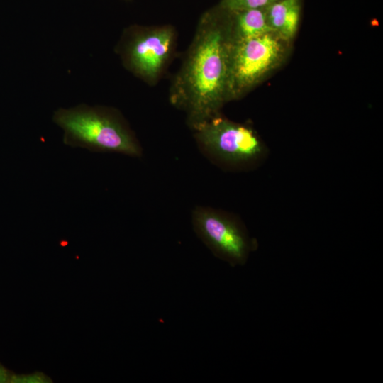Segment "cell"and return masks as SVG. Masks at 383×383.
<instances>
[{"label":"cell","instance_id":"5b68a950","mask_svg":"<svg viewBox=\"0 0 383 383\" xmlns=\"http://www.w3.org/2000/svg\"><path fill=\"white\" fill-rule=\"evenodd\" d=\"M194 222L196 232L219 258L232 267L243 265L257 243L236 221L214 211L198 210Z\"/></svg>","mask_w":383,"mask_h":383},{"label":"cell","instance_id":"8992f818","mask_svg":"<svg viewBox=\"0 0 383 383\" xmlns=\"http://www.w3.org/2000/svg\"><path fill=\"white\" fill-rule=\"evenodd\" d=\"M172 41L173 33L167 28L133 35L123 52L127 67L145 78L156 77L169 56Z\"/></svg>","mask_w":383,"mask_h":383},{"label":"cell","instance_id":"3957f363","mask_svg":"<svg viewBox=\"0 0 383 383\" xmlns=\"http://www.w3.org/2000/svg\"><path fill=\"white\" fill-rule=\"evenodd\" d=\"M285 43L274 33L232 41L227 99L240 95L277 68L284 59Z\"/></svg>","mask_w":383,"mask_h":383},{"label":"cell","instance_id":"9c48e42d","mask_svg":"<svg viewBox=\"0 0 383 383\" xmlns=\"http://www.w3.org/2000/svg\"><path fill=\"white\" fill-rule=\"evenodd\" d=\"M270 0H222L221 9L228 12L235 13L252 9L265 8Z\"/></svg>","mask_w":383,"mask_h":383},{"label":"cell","instance_id":"7a4b0ae2","mask_svg":"<svg viewBox=\"0 0 383 383\" xmlns=\"http://www.w3.org/2000/svg\"><path fill=\"white\" fill-rule=\"evenodd\" d=\"M53 122L63 130L65 145L92 152H120L132 156L140 150L118 116L101 106L84 104L56 110Z\"/></svg>","mask_w":383,"mask_h":383},{"label":"cell","instance_id":"52a82bcc","mask_svg":"<svg viewBox=\"0 0 383 383\" xmlns=\"http://www.w3.org/2000/svg\"><path fill=\"white\" fill-rule=\"evenodd\" d=\"M267 19L272 31L285 42L295 36L300 21L299 0H277L265 7Z\"/></svg>","mask_w":383,"mask_h":383},{"label":"cell","instance_id":"8fae6325","mask_svg":"<svg viewBox=\"0 0 383 383\" xmlns=\"http://www.w3.org/2000/svg\"><path fill=\"white\" fill-rule=\"evenodd\" d=\"M271 2H273V1H277V0H270Z\"/></svg>","mask_w":383,"mask_h":383},{"label":"cell","instance_id":"6da1fadb","mask_svg":"<svg viewBox=\"0 0 383 383\" xmlns=\"http://www.w3.org/2000/svg\"><path fill=\"white\" fill-rule=\"evenodd\" d=\"M216 13L206 15L182 77L193 125L212 118L227 99L231 40Z\"/></svg>","mask_w":383,"mask_h":383},{"label":"cell","instance_id":"ba28073f","mask_svg":"<svg viewBox=\"0 0 383 383\" xmlns=\"http://www.w3.org/2000/svg\"><path fill=\"white\" fill-rule=\"evenodd\" d=\"M234 17L235 39H245L273 33L270 28L265 8L252 9L230 13Z\"/></svg>","mask_w":383,"mask_h":383},{"label":"cell","instance_id":"30bf717a","mask_svg":"<svg viewBox=\"0 0 383 383\" xmlns=\"http://www.w3.org/2000/svg\"><path fill=\"white\" fill-rule=\"evenodd\" d=\"M14 376L0 364V383L13 382Z\"/></svg>","mask_w":383,"mask_h":383},{"label":"cell","instance_id":"277c9868","mask_svg":"<svg viewBox=\"0 0 383 383\" xmlns=\"http://www.w3.org/2000/svg\"><path fill=\"white\" fill-rule=\"evenodd\" d=\"M204 147L224 161L234 164L254 162L265 152L255 132L223 118H211L194 126Z\"/></svg>","mask_w":383,"mask_h":383}]
</instances>
